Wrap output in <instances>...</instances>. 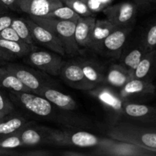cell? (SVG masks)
I'll return each instance as SVG.
<instances>
[{
  "label": "cell",
  "mask_w": 156,
  "mask_h": 156,
  "mask_svg": "<svg viewBox=\"0 0 156 156\" xmlns=\"http://www.w3.org/2000/svg\"><path fill=\"white\" fill-rule=\"evenodd\" d=\"M132 79V73L121 64H113L105 75L104 82L114 88H121Z\"/></svg>",
  "instance_id": "obj_22"
},
{
  "label": "cell",
  "mask_w": 156,
  "mask_h": 156,
  "mask_svg": "<svg viewBox=\"0 0 156 156\" xmlns=\"http://www.w3.org/2000/svg\"><path fill=\"white\" fill-rule=\"evenodd\" d=\"M0 39L7 40V41H18V42H21L23 41L20 38L17 32L12 28L11 26L6 27L4 30L0 31Z\"/></svg>",
  "instance_id": "obj_34"
},
{
  "label": "cell",
  "mask_w": 156,
  "mask_h": 156,
  "mask_svg": "<svg viewBox=\"0 0 156 156\" xmlns=\"http://www.w3.org/2000/svg\"><path fill=\"white\" fill-rule=\"evenodd\" d=\"M39 95L45 98L52 105L64 111H73L77 108L76 101L71 96L57 91L48 85L42 88Z\"/></svg>",
  "instance_id": "obj_17"
},
{
  "label": "cell",
  "mask_w": 156,
  "mask_h": 156,
  "mask_svg": "<svg viewBox=\"0 0 156 156\" xmlns=\"http://www.w3.org/2000/svg\"><path fill=\"white\" fill-rule=\"evenodd\" d=\"M30 123L26 117L17 113H10L0 118V137L18 133Z\"/></svg>",
  "instance_id": "obj_21"
},
{
  "label": "cell",
  "mask_w": 156,
  "mask_h": 156,
  "mask_svg": "<svg viewBox=\"0 0 156 156\" xmlns=\"http://www.w3.org/2000/svg\"><path fill=\"white\" fill-rule=\"evenodd\" d=\"M69 146L79 148H95L101 146L104 137H99L86 131H66Z\"/></svg>",
  "instance_id": "obj_19"
},
{
  "label": "cell",
  "mask_w": 156,
  "mask_h": 156,
  "mask_svg": "<svg viewBox=\"0 0 156 156\" xmlns=\"http://www.w3.org/2000/svg\"><path fill=\"white\" fill-rule=\"evenodd\" d=\"M0 88L9 90V91L32 92L15 75L10 73L5 67H0Z\"/></svg>",
  "instance_id": "obj_25"
},
{
  "label": "cell",
  "mask_w": 156,
  "mask_h": 156,
  "mask_svg": "<svg viewBox=\"0 0 156 156\" xmlns=\"http://www.w3.org/2000/svg\"><path fill=\"white\" fill-rule=\"evenodd\" d=\"M142 40L146 51L156 50V20L142 36Z\"/></svg>",
  "instance_id": "obj_30"
},
{
  "label": "cell",
  "mask_w": 156,
  "mask_h": 156,
  "mask_svg": "<svg viewBox=\"0 0 156 156\" xmlns=\"http://www.w3.org/2000/svg\"><path fill=\"white\" fill-rule=\"evenodd\" d=\"M29 18L54 34L62 43L66 54L76 55L80 51L75 39L76 22L32 15H29Z\"/></svg>",
  "instance_id": "obj_2"
},
{
  "label": "cell",
  "mask_w": 156,
  "mask_h": 156,
  "mask_svg": "<svg viewBox=\"0 0 156 156\" xmlns=\"http://www.w3.org/2000/svg\"><path fill=\"white\" fill-rule=\"evenodd\" d=\"M155 90L152 81L132 79L120 88V95L124 100L130 101L154 95Z\"/></svg>",
  "instance_id": "obj_12"
},
{
  "label": "cell",
  "mask_w": 156,
  "mask_h": 156,
  "mask_svg": "<svg viewBox=\"0 0 156 156\" xmlns=\"http://www.w3.org/2000/svg\"><path fill=\"white\" fill-rule=\"evenodd\" d=\"M107 134L114 140L156 151V126L120 120L109 126Z\"/></svg>",
  "instance_id": "obj_1"
},
{
  "label": "cell",
  "mask_w": 156,
  "mask_h": 156,
  "mask_svg": "<svg viewBox=\"0 0 156 156\" xmlns=\"http://www.w3.org/2000/svg\"><path fill=\"white\" fill-rule=\"evenodd\" d=\"M23 146H37L49 145L48 138L44 126H33L31 122L18 133Z\"/></svg>",
  "instance_id": "obj_16"
},
{
  "label": "cell",
  "mask_w": 156,
  "mask_h": 156,
  "mask_svg": "<svg viewBox=\"0 0 156 156\" xmlns=\"http://www.w3.org/2000/svg\"><path fill=\"white\" fill-rule=\"evenodd\" d=\"M0 48L10 55L13 59L25 57L34 50V45H30L24 41L18 42L3 39H0Z\"/></svg>",
  "instance_id": "obj_24"
},
{
  "label": "cell",
  "mask_w": 156,
  "mask_h": 156,
  "mask_svg": "<svg viewBox=\"0 0 156 156\" xmlns=\"http://www.w3.org/2000/svg\"><path fill=\"white\" fill-rule=\"evenodd\" d=\"M15 105L9 97H7L2 91L0 90V113L4 115L14 112L15 111Z\"/></svg>",
  "instance_id": "obj_33"
},
{
  "label": "cell",
  "mask_w": 156,
  "mask_h": 156,
  "mask_svg": "<svg viewBox=\"0 0 156 156\" xmlns=\"http://www.w3.org/2000/svg\"><path fill=\"white\" fill-rule=\"evenodd\" d=\"M9 98L15 107L34 117H49L53 114V105L39 94L25 91H9Z\"/></svg>",
  "instance_id": "obj_3"
},
{
  "label": "cell",
  "mask_w": 156,
  "mask_h": 156,
  "mask_svg": "<svg viewBox=\"0 0 156 156\" xmlns=\"http://www.w3.org/2000/svg\"><path fill=\"white\" fill-rule=\"evenodd\" d=\"M146 52L141 37V38L133 43V45L127 47L124 46L120 57L121 62L120 64L133 75V73Z\"/></svg>",
  "instance_id": "obj_15"
},
{
  "label": "cell",
  "mask_w": 156,
  "mask_h": 156,
  "mask_svg": "<svg viewBox=\"0 0 156 156\" xmlns=\"http://www.w3.org/2000/svg\"><path fill=\"white\" fill-rule=\"evenodd\" d=\"M63 5L62 0H20L19 9L28 15L45 17Z\"/></svg>",
  "instance_id": "obj_13"
},
{
  "label": "cell",
  "mask_w": 156,
  "mask_h": 156,
  "mask_svg": "<svg viewBox=\"0 0 156 156\" xmlns=\"http://www.w3.org/2000/svg\"><path fill=\"white\" fill-rule=\"evenodd\" d=\"M96 18L93 16L80 17L75 28V39L79 49L89 47L91 34L94 29Z\"/></svg>",
  "instance_id": "obj_18"
},
{
  "label": "cell",
  "mask_w": 156,
  "mask_h": 156,
  "mask_svg": "<svg viewBox=\"0 0 156 156\" xmlns=\"http://www.w3.org/2000/svg\"><path fill=\"white\" fill-rule=\"evenodd\" d=\"M138 8L141 9H146L149 6L151 0H133Z\"/></svg>",
  "instance_id": "obj_39"
},
{
  "label": "cell",
  "mask_w": 156,
  "mask_h": 156,
  "mask_svg": "<svg viewBox=\"0 0 156 156\" xmlns=\"http://www.w3.org/2000/svg\"><path fill=\"white\" fill-rule=\"evenodd\" d=\"M24 58V62L47 74L53 76H59L62 61L60 55L54 52L34 50Z\"/></svg>",
  "instance_id": "obj_5"
},
{
  "label": "cell",
  "mask_w": 156,
  "mask_h": 156,
  "mask_svg": "<svg viewBox=\"0 0 156 156\" xmlns=\"http://www.w3.org/2000/svg\"><path fill=\"white\" fill-rule=\"evenodd\" d=\"M155 88H156V85H155Z\"/></svg>",
  "instance_id": "obj_47"
},
{
  "label": "cell",
  "mask_w": 156,
  "mask_h": 156,
  "mask_svg": "<svg viewBox=\"0 0 156 156\" xmlns=\"http://www.w3.org/2000/svg\"><path fill=\"white\" fill-rule=\"evenodd\" d=\"M82 1H83V2H85L87 3V1H88V0H82Z\"/></svg>",
  "instance_id": "obj_45"
},
{
  "label": "cell",
  "mask_w": 156,
  "mask_h": 156,
  "mask_svg": "<svg viewBox=\"0 0 156 156\" xmlns=\"http://www.w3.org/2000/svg\"><path fill=\"white\" fill-rule=\"evenodd\" d=\"M138 7L135 3L121 2L111 5L103 11L107 19L116 27L133 26Z\"/></svg>",
  "instance_id": "obj_8"
},
{
  "label": "cell",
  "mask_w": 156,
  "mask_h": 156,
  "mask_svg": "<svg viewBox=\"0 0 156 156\" xmlns=\"http://www.w3.org/2000/svg\"><path fill=\"white\" fill-rule=\"evenodd\" d=\"M14 18H15L12 15H9L8 13L0 15V31L11 26Z\"/></svg>",
  "instance_id": "obj_35"
},
{
  "label": "cell",
  "mask_w": 156,
  "mask_h": 156,
  "mask_svg": "<svg viewBox=\"0 0 156 156\" xmlns=\"http://www.w3.org/2000/svg\"><path fill=\"white\" fill-rule=\"evenodd\" d=\"M5 68L15 75L27 88H29L34 94H39L42 88L47 85V84H46L34 72L30 71L21 66L17 64H7Z\"/></svg>",
  "instance_id": "obj_14"
},
{
  "label": "cell",
  "mask_w": 156,
  "mask_h": 156,
  "mask_svg": "<svg viewBox=\"0 0 156 156\" xmlns=\"http://www.w3.org/2000/svg\"><path fill=\"white\" fill-rule=\"evenodd\" d=\"M47 133V138H48L49 145L51 144L57 146H68L69 143L67 140V135L66 131L59 130L56 129L45 127Z\"/></svg>",
  "instance_id": "obj_29"
},
{
  "label": "cell",
  "mask_w": 156,
  "mask_h": 156,
  "mask_svg": "<svg viewBox=\"0 0 156 156\" xmlns=\"http://www.w3.org/2000/svg\"><path fill=\"white\" fill-rule=\"evenodd\" d=\"M114 27L115 26L108 19L96 20L88 48L92 49L98 53L103 41L109 35Z\"/></svg>",
  "instance_id": "obj_23"
},
{
  "label": "cell",
  "mask_w": 156,
  "mask_h": 156,
  "mask_svg": "<svg viewBox=\"0 0 156 156\" xmlns=\"http://www.w3.org/2000/svg\"><path fill=\"white\" fill-rule=\"evenodd\" d=\"M132 30L133 26H127V27L115 26L112 31L103 41L98 53L114 59H120L123 47Z\"/></svg>",
  "instance_id": "obj_7"
},
{
  "label": "cell",
  "mask_w": 156,
  "mask_h": 156,
  "mask_svg": "<svg viewBox=\"0 0 156 156\" xmlns=\"http://www.w3.org/2000/svg\"><path fill=\"white\" fill-rule=\"evenodd\" d=\"M11 27L17 32L18 36L24 42L34 45V41L32 38L30 28L25 18H14Z\"/></svg>",
  "instance_id": "obj_28"
},
{
  "label": "cell",
  "mask_w": 156,
  "mask_h": 156,
  "mask_svg": "<svg viewBox=\"0 0 156 156\" xmlns=\"http://www.w3.org/2000/svg\"><path fill=\"white\" fill-rule=\"evenodd\" d=\"M3 116H5L4 114H2V113H0V118H1V117H2Z\"/></svg>",
  "instance_id": "obj_43"
},
{
  "label": "cell",
  "mask_w": 156,
  "mask_h": 156,
  "mask_svg": "<svg viewBox=\"0 0 156 156\" xmlns=\"http://www.w3.org/2000/svg\"><path fill=\"white\" fill-rule=\"evenodd\" d=\"M23 155H27V156H47V155H52V154L50 153V152H47V151L37 150V151H32V152H25V153H23Z\"/></svg>",
  "instance_id": "obj_38"
},
{
  "label": "cell",
  "mask_w": 156,
  "mask_h": 156,
  "mask_svg": "<svg viewBox=\"0 0 156 156\" xmlns=\"http://www.w3.org/2000/svg\"><path fill=\"white\" fill-rule=\"evenodd\" d=\"M63 3L66 5L71 8L81 17L91 16L92 15V11L89 9L87 3L82 0H72V1L64 2Z\"/></svg>",
  "instance_id": "obj_31"
},
{
  "label": "cell",
  "mask_w": 156,
  "mask_h": 156,
  "mask_svg": "<svg viewBox=\"0 0 156 156\" xmlns=\"http://www.w3.org/2000/svg\"><path fill=\"white\" fill-rule=\"evenodd\" d=\"M3 5L9 10L20 11L19 1L20 0H0Z\"/></svg>",
  "instance_id": "obj_36"
},
{
  "label": "cell",
  "mask_w": 156,
  "mask_h": 156,
  "mask_svg": "<svg viewBox=\"0 0 156 156\" xmlns=\"http://www.w3.org/2000/svg\"><path fill=\"white\" fill-rule=\"evenodd\" d=\"M156 73V50L146 52L133 73V79L152 80Z\"/></svg>",
  "instance_id": "obj_20"
},
{
  "label": "cell",
  "mask_w": 156,
  "mask_h": 156,
  "mask_svg": "<svg viewBox=\"0 0 156 156\" xmlns=\"http://www.w3.org/2000/svg\"><path fill=\"white\" fill-rule=\"evenodd\" d=\"M60 155L63 156H85L87 154L83 153V152H76V151H66V152H61Z\"/></svg>",
  "instance_id": "obj_40"
},
{
  "label": "cell",
  "mask_w": 156,
  "mask_h": 156,
  "mask_svg": "<svg viewBox=\"0 0 156 156\" xmlns=\"http://www.w3.org/2000/svg\"><path fill=\"white\" fill-rule=\"evenodd\" d=\"M91 95L95 97L101 103L102 106L114 117V122L121 119L124 99L120 94L109 87H99L90 90Z\"/></svg>",
  "instance_id": "obj_9"
},
{
  "label": "cell",
  "mask_w": 156,
  "mask_h": 156,
  "mask_svg": "<svg viewBox=\"0 0 156 156\" xmlns=\"http://www.w3.org/2000/svg\"><path fill=\"white\" fill-rule=\"evenodd\" d=\"M13 60V58L8 54L5 51L0 48V64L6 63L7 62Z\"/></svg>",
  "instance_id": "obj_37"
},
{
  "label": "cell",
  "mask_w": 156,
  "mask_h": 156,
  "mask_svg": "<svg viewBox=\"0 0 156 156\" xmlns=\"http://www.w3.org/2000/svg\"><path fill=\"white\" fill-rule=\"evenodd\" d=\"M59 76L70 87L78 90L90 91L96 85L85 78L82 68L77 61H69L62 64Z\"/></svg>",
  "instance_id": "obj_10"
},
{
  "label": "cell",
  "mask_w": 156,
  "mask_h": 156,
  "mask_svg": "<svg viewBox=\"0 0 156 156\" xmlns=\"http://www.w3.org/2000/svg\"><path fill=\"white\" fill-rule=\"evenodd\" d=\"M94 155L114 156H155L156 151L126 142L104 137L100 146L94 149Z\"/></svg>",
  "instance_id": "obj_4"
},
{
  "label": "cell",
  "mask_w": 156,
  "mask_h": 156,
  "mask_svg": "<svg viewBox=\"0 0 156 156\" xmlns=\"http://www.w3.org/2000/svg\"><path fill=\"white\" fill-rule=\"evenodd\" d=\"M25 20L28 24L32 38L34 42L41 44L60 56H65V49L60 41L54 34L34 21L31 18H25Z\"/></svg>",
  "instance_id": "obj_11"
},
{
  "label": "cell",
  "mask_w": 156,
  "mask_h": 156,
  "mask_svg": "<svg viewBox=\"0 0 156 156\" xmlns=\"http://www.w3.org/2000/svg\"><path fill=\"white\" fill-rule=\"evenodd\" d=\"M13 152L9 151V149H1V148H0V155H13Z\"/></svg>",
  "instance_id": "obj_41"
},
{
  "label": "cell",
  "mask_w": 156,
  "mask_h": 156,
  "mask_svg": "<svg viewBox=\"0 0 156 156\" xmlns=\"http://www.w3.org/2000/svg\"><path fill=\"white\" fill-rule=\"evenodd\" d=\"M62 1L63 2H66V1H72V0H62Z\"/></svg>",
  "instance_id": "obj_44"
},
{
  "label": "cell",
  "mask_w": 156,
  "mask_h": 156,
  "mask_svg": "<svg viewBox=\"0 0 156 156\" xmlns=\"http://www.w3.org/2000/svg\"><path fill=\"white\" fill-rule=\"evenodd\" d=\"M9 11V9H8L7 8H6L5 6L2 3V2L0 1V15H2V14L8 13Z\"/></svg>",
  "instance_id": "obj_42"
},
{
  "label": "cell",
  "mask_w": 156,
  "mask_h": 156,
  "mask_svg": "<svg viewBox=\"0 0 156 156\" xmlns=\"http://www.w3.org/2000/svg\"><path fill=\"white\" fill-rule=\"evenodd\" d=\"M23 143L18 133L12 134L0 137V148L5 149H13L22 147Z\"/></svg>",
  "instance_id": "obj_32"
},
{
  "label": "cell",
  "mask_w": 156,
  "mask_h": 156,
  "mask_svg": "<svg viewBox=\"0 0 156 156\" xmlns=\"http://www.w3.org/2000/svg\"><path fill=\"white\" fill-rule=\"evenodd\" d=\"M122 118L140 124L156 126V107L125 100Z\"/></svg>",
  "instance_id": "obj_6"
},
{
  "label": "cell",
  "mask_w": 156,
  "mask_h": 156,
  "mask_svg": "<svg viewBox=\"0 0 156 156\" xmlns=\"http://www.w3.org/2000/svg\"><path fill=\"white\" fill-rule=\"evenodd\" d=\"M151 2H156V0H151Z\"/></svg>",
  "instance_id": "obj_46"
},
{
  "label": "cell",
  "mask_w": 156,
  "mask_h": 156,
  "mask_svg": "<svg viewBox=\"0 0 156 156\" xmlns=\"http://www.w3.org/2000/svg\"><path fill=\"white\" fill-rule=\"evenodd\" d=\"M77 62L82 68L85 78L90 82L95 85L104 82L105 74H104L103 70L98 64L95 63L93 61L85 59H81Z\"/></svg>",
  "instance_id": "obj_26"
},
{
  "label": "cell",
  "mask_w": 156,
  "mask_h": 156,
  "mask_svg": "<svg viewBox=\"0 0 156 156\" xmlns=\"http://www.w3.org/2000/svg\"><path fill=\"white\" fill-rule=\"evenodd\" d=\"M81 16H79L76 12H75L69 6L63 5L60 7L56 8L51 12L46 15L44 18H53V19L58 20H63V21H72L77 22L79 18Z\"/></svg>",
  "instance_id": "obj_27"
}]
</instances>
